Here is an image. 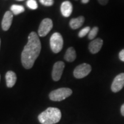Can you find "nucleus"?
<instances>
[{"mask_svg":"<svg viewBox=\"0 0 124 124\" xmlns=\"http://www.w3.org/2000/svg\"><path fill=\"white\" fill-rule=\"evenodd\" d=\"M77 54L75 49L73 47H70L66 51L64 55V59L67 62H72L76 59Z\"/></svg>","mask_w":124,"mask_h":124,"instance_id":"obj_14","label":"nucleus"},{"mask_svg":"<svg viewBox=\"0 0 124 124\" xmlns=\"http://www.w3.org/2000/svg\"><path fill=\"white\" fill-rule=\"evenodd\" d=\"M124 86V73L119 74L114 78L111 86V90L113 93L121 91Z\"/></svg>","mask_w":124,"mask_h":124,"instance_id":"obj_8","label":"nucleus"},{"mask_svg":"<svg viewBox=\"0 0 124 124\" xmlns=\"http://www.w3.org/2000/svg\"><path fill=\"white\" fill-rule=\"evenodd\" d=\"M72 93V90L69 88H60L51 91L49 94V97L53 101H61L69 97Z\"/></svg>","mask_w":124,"mask_h":124,"instance_id":"obj_3","label":"nucleus"},{"mask_svg":"<svg viewBox=\"0 0 124 124\" xmlns=\"http://www.w3.org/2000/svg\"><path fill=\"white\" fill-rule=\"evenodd\" d=\"M73 10V7L71 2L69 1H64L61 5L60 10H61L62 15L64 17H69L71 15Z\"/></svg>","mask_w":124,"mask_h":124,"instance_id":"obj_11","label":"nucleus"},{"mask_svg":"<svg viewBox=\"0 0 124 124\" xmlns=\"http://www.w3.org/2000/svg\"><path fill=\"white\" fill-rule=\"evenodd\" d=\"M50 46L51 50L55 54L59 53L63 46V39L61 34L55 32L50 38Z\"/></svg>","mask_w":124,"mask_h":124,"instance_id":"obj_4","label":"nucleus"},{"mask_svg":"<svg viewBox=\"0 0 124 124\" xmlns=\"http://www.w3.org/2000/svg\"><path fill=\"white\" fill-rule=\"evenodd\" d=\"M90 30H91V29L90 27H85L84 28L81 29V30L79 31V33H78V36L80 38L86 36L87 35H88V34H89V32L90 31Z\"/></svg>","mask_w":124,"mask_h":124,"instance_id":"obj_18","label":"nucleus"},{"mask_svg":"<svg viewBox=\"0 0 124 124\" xmlns=\"http://www.w3.org/2000/svg\"><path fill=\"white\" fill-rule=\"evenodd\" d=\"M121 113L122 115L124 116V103L121 106Z\"/></svg>","mask_w":124,"mask_h":124,"instance_id":"obj_22","label":"nucleus"},{"mask_svg":"<svg viewBox=\"0 0 124 124\" xmlns=\"http://www.w3.org/2000/svg\"><path fill=\"white\" fill-rule=\"evenodd\" d=\"M41 45L38 35L32 32L28 36V40L21 53V63L25 69H30L40 55Z\"/></svg>","mask_w":124,"mask_h":124,"instance_id":"obj_1","label":"nucleus"},{"mask_svg":"<svg viewBox=\"0 0 124 124\" xmlns=\"http://www.w3.org/2000/svg\"><path fill=\"white\" fill-rule=\"evenodd\" d=\"M98 1L102 5H106L108 4V0H98Z\"/></svg>","mask_w":124,"mask_h":124,"instance_id":"obj_21","label":"nucleus"},{"mask_svg":"<svg viewBox=\"0 0 124 124\" xmlns=\"http://www.w3.org/2000/svg\"><path fill=\"white\" fill-rule=\"evenodd\" d=\"M81 1L83 4H87L90 1V0H81Z\"/></svg>","mask_w":124,"mask_h":124,"instance_id":"obj_23","label":"nucleus"},{"mask_svg":"<svg viewBox=\"0 0 124 124\" xmlns=\"http://www.w3.org/2000/svg\"><path fill=\"white\" fill-rule=\"evenodd\" d=\"M0 46H1V39H0Z\"/></svg>","mask_w":124,"mask_h":124,"instance_id":"obj_24","label":"nucleus"},{"mask_svg":"<svg viewBox=\"0 0 124 124\" xmlns=\"http://www.w3.org/2000/svg\"><path fill=\"white\" fill-rule=\"evenodd\" d=\"M85 17L79 16L77 18H72L70 21V26L72 29H77L81 27L85 22Z\"/></svg>","mask_w":124,"mask_h":124,"instance_id":"obj_13","label":"nucleus"},{"mask_svg":"<svg viewBox=\"0 0 124 124\" xmlns=\"http://www.w3.org/2000/svg\"><path fill=\"white\" fill-rule=\"evenodd\" d=\"M13 18V14L12 12L7 11L5 12L3 17L1 25H2V28L4 31H7L9 30L11 26L12 21Z\"/></svg>","mask_w":124,"mask_h":124,"instance_id":"obj_10","label":"nucleus"},{"mask_svg":"<svg viewBox=\"0 0 124 124\" xmlns=\"http://www.w3.org/2000/svg\"><path fill=\"white\" fill-rule=\"evenodd\" d=\"M99 28L97 27H93L92 29H91L90 31L89 32V34H88V38L90 40H93L95 38L96 36L97 35L98 32Z\"/></svg>","mask_w":124,"mask_h":124,"instance_id":"obj_16","label":"nucleus"},{"mask_svg":"<svg viewBox=\"0 0 124 124\" xmlns=\"http://www.w3.org/2000/svg\"><path fill=\"white\" fill-rule=\"evenodd\" d=\"M53 27V23L50 18H46L40 23L38 29V34L40 37H44L48 35Z\"/></svg>","mask_w":124,"mask_h":124,"instance_id":"obj_6","label":"nucleus"},{"mask_svg":"<svg viewBox=\"0 0 124 124\" xmlns=\"http://www.w3.org/2000/svg\"><path fill=\"white\" fill-rule=\"evenodd\" d=\"M61 118V111L58 108H48L39 115L38 120L41 124H55Z\"/></svg>","mask_w":124,"mask_h":124,"instance_id":"obj_2","label":"nucleus"},{"mask_svg":"<svg viewBox=\"0 0 124 124\" xmlns=\"http://www.w3.org/2000/svg\"><path fill=\"white\" fill-rule=\"evenodd\" d=\"M6 83L8 87H12L15 85L17 80V76L13 71H8L5 75Z\"/></svg>","mask_w":124,"mask_h":124,"instance_id":"obj_12","label":"nucleus"},{"mask_svg":"<svg viewBox=\"0 0 124 124\" xmlns=\"http://www.w3.org/2000/svg\"><path fill=\"white\" fill-rule=\"evenodd\" d=\"M10 10L13 15H18L25 11V8L22 5H13L10 8Z\"/></svg>","mask_w":124,"mask_h":124,"instance_id":"obj_15","label":"nucleus"},{"mask_svg":"<svg viewBox=\"0 0 124 124\" xmlns=\"http://www.w3.org/2000/svg\"><path fill=\"white\" fill-rule=\"evenodd\" d=\"M40 2L46 7H51L54 5V0H39Z\"/></svg>","mask_w":124,"mask_h":124,"instance_id":"obj_19","label":"nucleus"},{"mask_svg":"<svg viewBox=\"0 0 124 124\" xmlns=\"http://www.w3.org/2000/svg\"><path fill=\"white\" fill-rule=\"evenodd\" d=\"M27 7L31 9L35 10L38 9V5L36 0H28L27 2Z\"/></svg>","mask_w":124,"mask_h":124,"instance_id":"obj_17","label":"nucleus"},{"mask_svg":"<svg viewBox=\"0 0 124 124\" xmlns=\"http://www.w3.org/2000/svg\"><path fill=\"white\" fill-rule=\"evenodd\" d=\"M65 64L63 62H57L55 63L52 72V78L54 81H58L60 79Z\"/></svg>","mask_w":124,"mask_h":124,"instance_id":"obj_7","label":"nucleus"},{"mask_svg":"<svg viewBox=\"0 0 124 124\" xmlns=\"http://www.w3.org/2000/svg\"><path fill=\"white\" fill-rule=\"evenodd\" d=\"M0 80H1V75H0Z\"/></svg>","mask_w":124,"mask_h":124,"instance_id":"obj_26","label":"nucleus"},{"mask_svg":"<svg viewBox=\"0 0 124 124\" xmlns=\"http://www.w3.org/2000/svg\"><path fill=\"white\" fill-rule=\"evenodd\" d=\"M91 66L87 63H82L76 67L74 70V76L77 79H82L86 77L90 73Z\"/></svg>","mask_w":124,"mask_h":124,"instance_id":"obj_5","label":"nucleus"},{"mask_svg":"<svg viewBox=\"0 0 124 124\" xmlns=\"http://www.w3.org/2000/svg\"><path fill=\"white\" fill-rule=\"evenodd\" d=\"M118 57L121 61L124 62V48L122 49V50L119 52Z\"/></svg>","mask_w":124,"mask_h":124,"instance_id":"obj_20","label":"nucleus"},{"mask_svg":"<svg viewBox=\"0 0 124 124\" xmlns=\"http://www.w3.org/2000/svg\"><path fill=\"white\" fill-rule=\"evenodd\" d=\"M18 1H23V0H18Z\"/></svg>","mask_w":124,"mask_h":124,"instance_id":"obj_25","label":"nucleus"},{"mask_svg":"<svg viewBox=\"0 0 124 124\" xmlns=\"http://www.w3.org/2000/svg\"><path fill=\"white\" fill-rule=\"evenodd\" d=\"M103 43V40L101 38H97L92 40L89 45V51L93 54H97L101 49Z\"/></svg>","mask_w":124,"mask_h":124,"instance_id":"obj_9","label":"nucleus"}]
</instances>
